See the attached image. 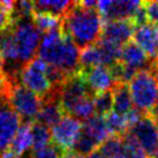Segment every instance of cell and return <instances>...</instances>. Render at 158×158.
<instances>
[{"label":"cell","instance_id":"obj_19","mask_svg":"<svg viewBox=\"0 0 158 158\" xmlns=\"http://www.w3.org/2000/svg\"><path fill=\"white\" fill-rule=\"evenodd\" d=\"M82 132L95 141L98 147L112 136L107 128L105 118L99 115H94L92 118L85 120L82 123Z\"/></svg>","mask_w":158,"mask_h":158},{"label":"cell","instance_id":"obj_17","mask_svg":"<svg viewBox=\"0 0 158 158\" xmlns=\"http://www.w3.org/2000/svg\"><path fill=\"white\" fill-rule=\"evenodd\" d=\"M133 40L151 59L158 58V27L152 23L137 27L134 31Z\"/></svg>","mask_w":158,"mask_h":158},{"label":"cell","instance_id":"obj_21","mask_svg":"<svg viewBox=\"0 0 158 158\" xmlns=\"http://www.w3.org/2000/svg\"><path fill=\"white\" fill-rule=\"evenodd\" d=\"M75 1L69 0H42V1H34L32 8L34 13L48 14L56 18L61 19L65 14L70 9Z\"/></svg>","mask_w":158,"mask_h":158},{"label":"cell","instance_id":"obj_34","mask_svg":"<svg viewBox=\"0 0 158 158\" xmlns=\"http://www.w3.org/2000/svg\"><path fill=\"white\" fill-rule=\"evenodd\" d=\"M2 72V59H1V56H0V73Z\"/></svg>","mask_w":158,"mask_h":158},{"label":"cell","instance_id":"obj_9","mask_svg":"<svg viewBox=\"0 0 158 158\" xmlns=\"http://www.w3.org/2000/svg\"><path fill=\"white\" fill-rule=\"evenodd\" d=\"M21 123V118L12 107L8 96H0V158L9 149Z\"/></svg>","mask_w":158,"mask_h":158},{"label":"cell","instance_id":"obj_35","mask_svg":"<svg viewBox=\"0 0 158 158\" xmlns=\"http://www.w3.org/2000/svg\"><path fill=\"white\" fill-rule=\"evenodd\" d=\"M155 158H158V152H157V155H156V156H155Z\"/></svg>","mask_w":158,"mask_h":158},{"label":"cell","instance_id":"obj_32","mask_svg":"<svg viewBox=\"0 0 158 158\" xmlns=\"http://www.w3.org/2000/svg\"><path fill=\"white\" fill-rule=\"evenodd\" d=\"M149 114L158 123V102H157V105H156V107H155L154 110L151 111V112H150Z\"/></svg>","mask_w":158,"mask_h":158},{"label":"cell","instance_id":"obj_12","mask_svg":"<svg viewBox=\"0 0 158 158\" xmlns=\"http://www.w3.org/2000/svg\"><path fill=\"white\" fill-rule=\"evenodd\" d=\"M141 1L129 0H102L97 4V9L104 22L118 21V20H131L140 8Z\"/></svg>","mask_w":158,"mask_h":158},{"label":"cell","instance_id":"obj_2","mask_svg":"<svg viewBox=\"0 0 158 158\" xmlns=\"http://www.w3.org/2000/svg\"><path fill=\"white\" fill-rule=\"evenodd\" d=\"M104 21L97 7L89 8L75 1L61 18L60 29L79 48H85L101 40Z\"/></svg>","mask_w":158,"mask_h":158},{"label":"cell","instance_id":"obj_4","mask_svg":"<svg viewBox=\"0 0 158 158\" xmlns=\"http://www.w3.org/2000/svg\"><path fill=\"white\" fill-rule=\"evenodd\" d=\"M134 109L149 114L158 102V77L151 70H142L128 82Z\"/></svg>","mask_w":158,"mask_h":158},{"label":"cell","instance_id":"obj_18","mask_svg":"<svg viewBox=\"0 0 158 158\" xmlns=\"http://www.w3.org/2000/svg\"><path fill=\"white\" fill-rule=\"evenodd\" d=\"M30 123H22L7 152L15 157H22L32 149V134Z\"/></svg>","mask_w":158,"mask_h":158},{"label":"cell","instance_id":"obj_22","mask_svg":"<svg viewBox=\"0 0 158 158\" xmlns=\"http://www.w3.org/2000/svg\"><path fill=\"white\" fill-rule=\"evenodd\" d=\"M107 125V128L110 131L111 135L123 136L128 132L129 129V123L126 114H119L115 112H111L104 117Z\"/></svg>","mask_w":158,"mask_h":158},{"label":"cell","instance_id":"obj_24","mask_svg":"<svg viewBox=\"0 0 158 158\" xmlns=\"http://www.w3.org/2000/svg\"><path fill=\"white\" fill-rule=\"evenodd\" d=\"M123 136L112 135L105 142H103L98 149L106 158H120L123 152Z\"/></svg>","mask_w":158,"mask_h":158},{"label":"cell","instance_id":"obj_15","mask_svg":"<svg viewBox=\"0 0 158 158\" xmlns=\"http://www.w3.org/2000/svg\"><path fill=\"white\" fill-rule=\"evenodd\" d=\"M64 115L65 112L62 110L60 101V89H54L50 95L42 98V105L36 121L52 128Z\"/></svg>","mask_w":158,"mask_h":158},{"label":"cell","instance_id":"obj_27","mask_svg":"<svg viewBox=\"0 0 158 158\" xmlns=\"http://www.w3.org/2000/svg\"><path fill=\"white\" fill-rule=\"evenodd\" d=\"M28 154H29L28 158H61L64 152L57 145L51 143V144L40 148V149L30 150Z\"/></svg>","mask_w":158,"mask_h":158},{"label":"cell","instance_id":"obj_16","mask_svg":"<svg viewBox=\"0 0 158 158\" xmlns=\"http://www.w3.org/2000/svg\"><path fill=\"white\" fill-rule=\"evenodd\" d=\"M136 27L132 20H118L107 21L103 24L102 40L118 44L120 46L131 42Z\"/></svg>","mask_w":158,"mask_h":158},{"label":"cell","instance_id":"obj_1","mask_svg":"<svg viewBox=\"0 0 158 158\" xmlns=\"http://www.w3.org/2000/svg\"><path fill=\"white\" fill-rule=\"evenodd\" d=\"M40 42L42 32L36 28L32 15L10 16L0 31L2 73L10 83H19L22 69L38 54Z\"/></svg>","mask_w":158,"mask_h":158},{"label":"cell","instance_id":"obj_33","mask_svg":"<svg viewBox=\"0 0 158 158\" xmlns=\"http://www.w3.org/2000/svg\"><path fill=\"white\" fill-rule=\"evenodd\" d=\"M1 158H21V157H15V156H13V155L6 152V154H4L2 156H1Z\"/></svg>","mask_w":158,"mask_h":158},{"label":"cell","instance_id":"obj_23","mask_svg":"<svg viewBox=\"0 0 158 158\" xmlns=\"http://www.w3.org/2000/svg\"><path fill=\"white\" fill-rule=\"evenodd\" d=\"M31 134H32V149L31 150L40 149L52 143L51 129L37 121L32 123L31 125Z\"/></svg>","mask_w":158,"mask_h":158},{"label":"cell","instance_id":"obj_31","mask_svg":"<svg viewBox=\"0 0 158 158\" xmlns=\"http://www.w3.org/2000/svg\"><path fill=\"white\" fill-rule=\"evenodd\" d=\"M85 158H106V157L102 154L101 150L96 149V150H94L92 152H90L89 155H87V157H85Z\"/></svg>","mask_w":158,"mask_h":158},{"label":"cell","instance_id":"obj_8","mask_svg":"<svg viewBox=\"0 0 158 158\" xmlns=\"http://www.w3.org/2000/svg\"><path fill=\"white\" fill-rule=\"evenodd\" d=\"M127 134L150 158H155L158 152V123L150 114H143L139 121L129 127Z\"/></svg>","mask_w":158,"mask_h":158},{"label":"cell","instance_id":"obj_25","mask_svg":"<svg viewBox=\"0 0 158 158\" xmlns=\"http://www.w3.org/2000/svg\"><path fill=\"white\" fill-rule=\"evenodd\" d=\"M32 20L35 23L36 28L44 35L48 31L57 29L60 27L61 23V19L56 18L48 14H43V13H32Z\"/></svg>","mask_w":158,"mask_h":158},{"label":"cell","instance_id":"obj_10","mask_svg":"<svg viewBox=\"0 0 158 158\" xmlns=\"http://www.w3.org/2000/svg\"><path fill=\"white\" fill-rule=\"evenodd\" d=\"M82 131V123L77 119L65 114L60 121L51 128L52 143L62 152L70 151Z\"/></svg>","mask_w":158,"mask_h":158},{"label":"cell","instance_id":"obj_29","mask_svg":"<svg viewBox=\"0 0 158 158\" xmlns=\"http://www.w3.org/2000/svg\"><path fill=\"white\" fill-rule=\"evenodd\" d=\"M142 5L145 8L149 23L158 27V1H143Z\"/></svg>","mask_w":158,"mask_h":158},{"label":"cell","instance_id":"obj_7","mask_svg":"<svg viewBox=\"0 0 158 158\" xmlns=\"http://www.w3.org/2000/svg\"><path fill=\"white\" fill-rule=\"evenodd\" d=\"M19 82L36 94L40 99L54 90L48 76V64L40 58L34 59L22 69Z\"/></svg>","mask_w":158,"mask_h":158},{"label":"cell","instance_id":"obj_20","mask_svg":"<svg viewBox=\"0 0 158 158\" xmlns=\"http://www.w3.org/2000/svg\"><path fill=\"white\" fill-rule=\"evenodd\" d=\"M111 91L113 96V112L119 114H127L134 110V104L128 89V83L117 82Z\"/></svg>","mask_w":158,"mask_h":158},{"label":"cell","instance_id":"obj_6","mask_svg":"<svg viewBox=\"0 0 158 158\" xmlns=\"http://www.w3.org/2000/svg\"><path fill=\"white\" fill-rule=\"evenodd\" d=\"M8 101L22 123H35L40 113L42 99L20 83H12Z\"/></svg>","mask_w":158,"mask_h":158},{"label":"cell","instance_id":"obj_3","mask_svg":"<svg viewBox=\"0 0 158 158\" xmlns=\"http://www.w3.org/2000/svg\"><path fill=\"white\" fill-rule=\"evenodd\" d=\"M38 56L48 66L61 70L68 76L81 70L79 48L62 32L60 27L43 35Z\"/></svg>","mask_w":158,"mask_h":158},{"label":"cell","instance_id":"obj_14","mask_svg":"<svg viewBox=\"0 0 158 158\" xmlns=\"http://www.w3.org/2000/svg\"><path fill=\"white\" fill-rule=\"evenodd\" d=\"M81 74L94 95L111 91L117 84V81L109 67L97 66L88 69H81Z\"/></svg>","mask_w":158,"mask_h":158},{"label":"cell","instance_id":"obj_13","mask_svg":"<svg viewBox=\"0 0 158 158\" xmlns=\"http://www.w3.org/2000/svg\"><path fill=\"white\" fill-rule=\"evenodd\" d=\"M154 59L147 54L133 40L128 42L123 46L120 62L133 74H137L142 70H150Z\"/></svg>","mask_w":158,"mask_h":158},{"label":"cell","instance_id":"obj_30","mask_svg":"<svg viewBox=\"0 0 158 158\" xmlns=\"http://www.w3.org/2000/svg\"><path fill=\"white\" fill-rule=\"evenodd\" d=\"M61 158H85V157L82 156V155L77 154V152H75V151H73V150H70V151L64 152Z\"/></svg>","mask_w":158,"mask_h":158},{"label":"cell","instance_id":"obj_28","mask_svg":"<svg viewBox=\"0 0 158 158\" xmlns=\"http://www.w3.org/2000/svg\"><path fill=\"white\" fill-rule=\"evenodd\" d=\"M13 6L14 1H0V31L9 22Z\"/></svg>","mask_w":158,"mask_h":158},{"label":"cell","instance_id":"obj_5","mask_svg":"<svg viewBox=\"0 0 158 158\" xmlns=\"http://www.w3.org/2000/svg\"><path fill=\"white\" fill-rule=\"evenodd\" d=\"M123 46L104 40H99L94 45L82 50L80 53L81 69H88L97 66L112 67L120 61Z\"/></svg>","mask_w":158,"mask_h":158},{"label":"cell","instance_id":"obj_11","mask_svg":"<svg viewBox=\"0 0 158 158\" xmlns=\"http://www.w3.org/2000/svg\"><path fill=\"white\" fill-rule=\"evenodd\" d=\"M89 96H95L84 81L81 70L76 74H73L66 80L60 89V101L62 110L67 114L69 110L82 99Z\"/></svg>","mask_w":158,"mask_h":158},{"label":"cell","instance_id":"obj_26","mask_svg":"<svg viewBox=\"0 0 158 158\" xmlns=\"http://www.w3.org/2000/svg\"><path fill=\"white\" fill-rule=\"evenodd\" d=\"M94 104L96 115L105 117L113 111V96L112 91H105L94 96Z\"/></svg>","mask_w":158,"mask_h":158}]
</instances>
